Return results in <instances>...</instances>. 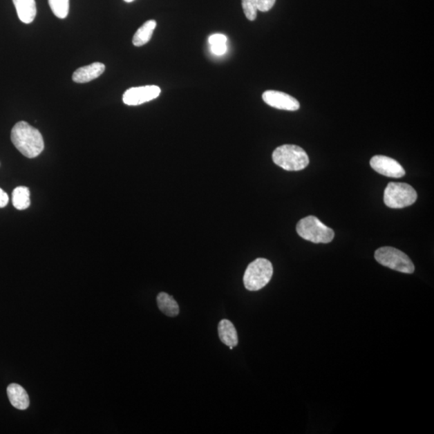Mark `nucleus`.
Here are the masks:
<instances>
[{
    "instance_id": "nucleus-11",
    "label": "nucleus",
    "mask_w": 434,
    "mask_h": 434,
    "mask_svg": "<svg viewBox=\"0 0 434 434\" xmlns=\"http://www.w3.org/2000/svg\"><path fill=\"white\" fill-rule=\"evenodd\" d=\"M7 393L10 402L12 406L19 409V411H26L29 407V397L28 393L22 386L17 384H9L7 388Z\"/></svg>"
},
{
    "instance_id": "nucleus-1",
    "label": "nucleus",
    "mask_w": 434,
    "mask_h": 434,
    "mask_svg": "<svg viewBox=\"0 0 434 434\" xmlns=\"http://www.w3.org/2000/svg\"><path fill=\"white\" fill-rule=\"evenodd\" d=\"M11 140L17 149L29 159L41 155L44 149L41 132L26 122H19L14 126Z\"/></svg>"
},
{
    "instance_id": "nucleus-20",
    "label": "nucleus",
    "mask_w": 434,
    "mask_h": 434,
    "mask_svg": "<svg viewBox=\"0 0 434 434\" xmlns=\"http://www.w3.org/2000/svg\"><path fill=\"white\" fill-rule=\"evenodd\" d=\"M258 2V10L260 12H269L274 7L276 0H256Z\"/></svg>"
},
{
    "instance_id": "nucleus-17",
    "label": "nucleus",
    "mask_w": 434,
    "mask_h": 434,
    "mask_svg": "<svg viewBox=\"0 0 434 434\" xmlns=\"http://www.w3.org/2000/svg\"><path fill=\"white\" fill-rule=\"evenodd\" d=\"M211 53L216 56L224 55L227 51V37L223 34H214L209 39Z\"/></svg>"
},
{
    "instance_id": "nucleus-15",
    "label": "nucleus",
    "mask_w": 434,
    "mask_h": 434,
    "mask_svg": "<svg viewBox=\"0 0 434 434\" xmlns=\"http://www.w3.org/2000/svg\"><path fill=\"white\" fill-rule=\"evenodd\" d=\"M156 26V21H153V19L142 24V26L138 29L134 37H133V44L136 47H141L149 42Z\"/></svg>"
},
{
    "instance_id": "nucleus-22",
    "label": "nucleus",
    "mask_w": 434,
    "mask_h": 434,
    "mask_svg": "<svg viewBox=\"0 0 434 434\" xmlns=\"http://www.w3.org/2000/svg\"><path fill=\"white\" fill-rule=\"evenodd\" d=\"M124 1L126 3H131L133 1H135V0H124Z\"/></svg>"
},
{
    "instance_id": "nucleus-19",
    "label": "nucleus",
    "mask_w": 434,
    "mask_h": 434,
    "mask_svg": "<svg viewBox=\"0 0 434 434\" xmlns=\"http://www.w3.org/2000/svg\"><path fill=\"white\" fill-rule=\"evenodd\" d=\"M246 18L250 21H255L258 15V2L256 0H241Z\"/></svg>"
},
{
    "instance_id": "nucleus-2",
    "label": "nucleus",
    "mask_w": 434,
    "mask_h": 434,
    "mask_svg": "<svg viewBox=\"0 0 434 434\" xmlns=\"http://www.w3.org/2000/svg\"><path fill=\"white\" fill-rule=\"evenodd\" d=\"M273 161L276 165L285 171L303 170L309 164V157L302 147L296 145L279 147L273 153Z\"/></svg>"
},
{
    "instance_id": "nucleus-10",
    "label": "nucleus",
    "mask_w": 434,
    "mask_h": 434,
    "mask_svg": "<svg viewBox=\"0 0 434 434\" xmlns=\"http://www.w3.org/2000/svg\"><path fill=\"white\" fill-rule=\"evenodd\" d=\"M106 66L100 62H95L86 66L77 68L73 74V80L77 83L90 82L100 77L105 72Z\"/></svg>"
},
{
    "instance_id": "nucleus-9",
    "label": "nucleus",
    "mask_w": 434,
    "mask_h": 434,
    "mask_svg": "<svg viewBox=\"0 0 434 434\" xmlns=\"http://www.w3.org/2000/svg\"><path fill=\"white\" fill-rule=\"evenodd\" d=\"M263 98L266 104L279 110L296 111L300 107L299 102L296 98L280 91H265L263 95Z\"/></svg>"
},
{
    "instance_id": "nucleus-16",
    "label": "nucleus",
    "mask_w": 434,
    "mask_h": 434,
    "mask_svg": "<svg viewBox=\"0 0 434 434\" xmlns=\"http://www.w3.org/2000/svg\"><path fill=\"white\" fill-rule=\"evenodd\" d=\"M12 204L18 210H26L30 206V191L27 187H17L12 192Z\"/></svg>"
},
{
    "instance_id": "nucleus-18",
    "label": "nucleus",
    "mask_w": 434,
    "mask_h": 434,
    "mask_svg": "<svg viewBox=\"0 0 434 434\" xmlns=\"http://www.w3.org/2000/svg\"><path fill=\"white\" fill-rule=\"evenodd\" d=\"M49 6L59 19H65L70 12V0H48Z\"/></svg>"
},
{
    "instance_id": "nucleus-8",
    "label": "nucleus",
    "mask_w": 434,
    "mask_h": 434,
    "mask_svg": "<svg viewBox=\"0 0 434 434\" xmlns=\"http://www.w3.org/2000/svg\"><path fill=\"white\" fill-rule=\"evenodd\" d=\"M372 169L379 174L391 177V178H402L406 175V171L399 162L384 155H376L370 161Z\"/></svg>"
},
{
    "instance_id": "nucleus-14",
    "label": "nucleus",
    "mask_w": 434,
    "mask_h": 434,
    "mask_svg": "<svg viewBox=\"0 0 434 434\" xmlns=\"http://www.w3.org/2000/svg\"><path fill=\"white\" fill-rule=\"evenodd\" d=\"M158 308L169 317H176L180 313L178 303L172 296L162 292L157 296Z\"/></svg>"
},
{
    "instance_id": "nucleus-21",
    "label": "nucleus",
    "mask_w": 434,
    "mask_h": 434,
    "mask_svg": "<svg viewBox=\"0 0 434 434\" xmlns=\"http://www.w3.org/2000/svg\"><path fill=\"white\" fill-rule=\"evenodd\" d=\"M8 195L3 189H0V208H4L8 204Z\"/></svg>"
},
{
    "instance_id": "nucleus-7",
    "label": "nucleus",
    "mask_w": 434,
    "mask_h": 434,
    "mask_svg": "<svg viewBox=\"0 0 434 434\" xmlns=\"http://www.w3.org/2000/svg\"><path fill=\"white\" fill-rule=\"evenodd\" d=\"M160 93L161 88L157 86L133 87L124 93L122 101L127 106H139L155 100Z\"/></svg>"
},
{
    "instance_id": "nucleus-5",
    "label": "nucleus",
    "mask_w": 434,
    "mask_h": 434,
    "mask_svg": "<svg viewBox=\"0 0 434 434\" xmlns=\"http://www.w3.org/2000/svg\"><path fill=\"white\" fill-rule=\"evenodd\" d=\"M417 199L415 189L404 182H389L384 191V204L391 209H403L411 206Z\"/></svg>"
},
{
    "instance_id": "nucleus-3",
    "label": "nucleus",
    "mask_w": 434,
    "mask_h": 434,
    "mask_svg": "<svg viewBox=\"0 0 434 434\" xmlns=\"http://www.w3.org/2000/svg\"><path fill=\"white\" fill-rule=\"evenodd\" d=\"M301 238L315 244L330 243L334 236V231L326 226L317 217L309 216L299 221L296 227Z\"/></svg>"
},
{
    "instance_id": "nucleus-4",
    "label": "nucleus",
    "mask_w": 434,
    "mask_h": 434,
    "mask_svg": "<svg viewBox=\"0 0 434 434\" xmlns=\"http://www.w3.org/2000/svg\"><path fill=\"white\" fill-rule=\"evenodd\" d=\"M273 273V265L269 260L256 259L245 270L243 279L245 288L250 291L264 288L272 279Z\"/></svg>"
},
{
    "instance_id": "nucleus-6",
    "label": "nucleus",
    "mask_w": 434,
    "mask_h": 434,
    "mask_svg": "<svg viewBox=\"0 0 434 434\" xmlns=\"http://www.w3.org/2000/svg\"><path fill=\"white\" fill-rule=\"evenodd\" d=\"M378 263L389 269L404 274H413L415 267L413 261L402 251L393 247H382L375 252Z\"/></svg>"
},
{
    "instance_id": "nucleus-13",
    "label": "nucleus",
    "mask_w": 434,
    "mask_h": 434,
    "mask_svg": "<svg viewBox=\"0 0 434 434\" xmlns=\"http://www.w3.org/2000/svg\"><path fill=\"white\" fill-rule=\"evenodd\" d=\"M218 333L220 341L227 346L234 348L238 344V332L229 320H221L218 326Z\"/></svg>"
},
{
    "instance_id": "nucleus-12",
    "label": "nucleus",
    "mask_w": 434,
    "mask_h": 434,
    "mask_svg": "<svg viewBox=\"0 0 434 434\" xmlns=\"http://www.w3.org/2000/svg\"><path fill=\"white\" fill-rule=\"evenodd\" d=\"M18 17L24 23H31L37 16L35 0H12Z\"/></svg>"
}]
</instances>
